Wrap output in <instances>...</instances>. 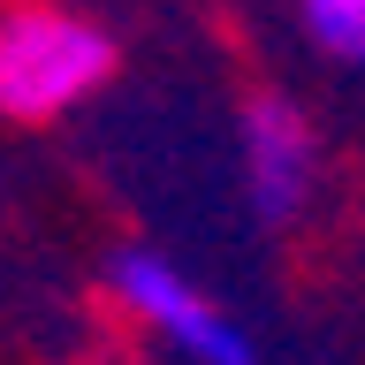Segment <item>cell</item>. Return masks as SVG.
<instances>
[{
  "instance_id": "6da1fadb",
  "label": "cell",
  "mask_w": 365,
  "mask_h": 365,
  "mask_svg": "<svg viewBox=\"0 0 365 365\" xmlns=\"http://www.w3.org/2000/svg\"><path fill=\"white\" fill-rule=\"evenodd\" d=\"M122 46L68 0H0V122H61L114 84Z\"/></svg>"
},
{
  "instance_id": "7a4b0ae2",
  "label": "cell",
  "mask_w": 365,
  "mask_h": 365,
  "mask_svg": "<svg viewBox=\"0 0 365 365\" xmlns=\"http://www.w3.org/2000/svg\"><path fill=\"white\" fill-rule=\"evenodd\" d=\"M107 297L175 365H259V335L160 244H114L107 251Z\"/></svg>"
},
{
  "instance_id": "3957f363",
  "label": "cell",
  "mask_w": 365,
  "mask_h": 365,
  "mask_svg": "<svg viewBox=\"0 0 365 365\" xmlns=\"http://www.w3.org/2000/svg\"><path fill=\"white\" fill-rule=\"evenodd\" d=\"M319 175H327V145H319V122L297 107L289 91H251L236 107V182H244V205L259 228H297L319 198Z\"/></svg>"
},
{
  "instance_id": "277c9868",
  "label": "cell",
  "mask_w": 365,
  "mask_h": 365,
  "mask_svg": "<svg viewBox=\"0 0 365 365\" xmlns=\"http://www.w3.org/2000/svg\"><path fill=\"white\" fill-rule=\"evenodd\" d=\"M289 16L312 38V53L365 76V0H289Z\"/></svg>"
}]
</instances>
